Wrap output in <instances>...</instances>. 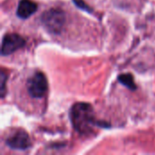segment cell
Masks as SVG:
<instances>
[{
    "label": "cell",
    "instance_id": "cell-1",
    "mask_svg": "<svg viewBox=\"0 0 155 155\" xmlns=\"http://www.w3.org/2000/svg\"><path fill=\"white\" fill-rule=\"evenodd\" d=\"M71 123L79 134L92 133L94 125V113L93 107L86 103H76L70 110Z\"/></svg>",
    "mask_w": 155,
    "mask_h": 155
},
{
    "label": "cell",
    "instance_id": "cell-2",
    "mask_svg": "<svg viewBox=\"0 0 155 155\" xmlns=\"http://www.w3.org/2000/svg\"><path fill=\"white\" fill-rule=\"evenodd\" d=\"M41 22L49 33L58 35L64 26L65 14L62 9L51 8L41 15Z\"/></svg>",
    "mask_w": 155,
    "mask_h": 155
},
{
    "label": "cell",
    "instance_id": "cell-3",
    "mask_svg": "<svg viewBox=\"0 0 155 155\" xmlns=\"http://www.w3.org/2000/svg\"><path fill=\"white\" fill-rule=\"evenodd\" d=\"M28 94L35 99H41L45 96L48 89V83L45 75L41 72L35 73L26 83Z\"/></svg>",
    "mask_w": 155,
    "mask_h": 155
},
{
    "label": "cell",
    "instance_id": "cell-4",
    "mask_svg": "<svg viewBox=\"0 0 155 155\" xmlns=\"http://www.w3.org/2000/svg\"><path fill=\"white\" fill-rule=\"evenodd\" d=\"M25 45V40L17 34H6L2 40L1 54L8 55L18 49L24 47Z\"/></svg>",
    "mask_w": 155,
    "mask_h": 155
},
{
    "label": "cell",
    "instance_id": "cell-5",
    "mask_svg": "<svg viewBox=\"0 0 155 155\" xmlns=\"http://www.w3.org/2000/svg\"><path fill=\"white\" fill-rule=\"evenodd\" d=\"M5 143L14 150H26L31 146L29 135L24 130H15L6 139Z\"/></svg>",
    "mask_w": 155,
    "mask_h": 155
},
{
    "label": "cell",
    "instance_id": "cell-6",
    "mask_svg": "<svg viewBox=\"0 0 155 155\" xmlns=\"http://www.w3.org/2000/svg\"><path fill=\"white\" fill-rule=\"evenodd\" d=\"M36 9L37 5L32 0H20L17 6L16 15L22 19H26L31 16L36 11Z\"/></svg>",
    "mask_w": 155,
    "mask_h": 155
},
{
    "label": "cell",
    "instance_id": "cell-7",
    "mask_svg": "<svg viewBox=\"0 0 155 155\" xmlns=\"http://www.w3.org/2000/svg\"><path fill=\"white\" fill-rule=\"evenodd\" d=\"M119 82L124 84V86H126L128 89L132 90V91H135L137 89V86L134 83V79L132 74H120L118 77Z\"/></svg>",
    "mask_w": 155,
    "mask_h": 155
},
{
    "label": "cell",
    "instance_id": "cell-8",
    "mask_svg": "<svg viewBox=\"0 0 155 155\" xmlns=\"http://www.w3.org/2000/svg\"><path fill=\"white\" fill-rule=\"evenodd\" d=\"M73 2L75 4L76 6H78L79 8L81 9H84L85 11H88V12H92V8L89 7L83 0H73Z\"/></svg>",
    "mask_w": 155,
    "mask_h": 155
},
{
    "label": "cell",
    "instance_id": "cell-9",
    "mask_svg": "<svg viewBox=\"0 0 155 155\" xmlns=\"http://www.w3.org/2000/svg\"><path fill=\"white\" fill-rule=\"evenodd\" d=\"M7 79L6 74H5L4 71L1 72V97L3 98L5 96V81Z\"/></svg>",
    "mask_w": 155,
    "mask_h": 155
}]
</instances>
